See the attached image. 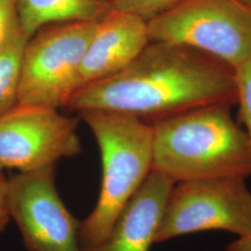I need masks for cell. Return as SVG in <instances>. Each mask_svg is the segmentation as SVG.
<instances>
[{
    "mask_svg": "<svg viewBox=\"0 0 251 251\" xmlns=\"http://www.w3.org/2000/svg\"><path fill=\"white\" fill-rule=\"evenodd\" d=\"M236 104L234 68L186 46L150 41L125 69L76 90L65 107L153 123L198 108Z\"/></svg>",
    "mask_w": 251,
    "mask_h": 251,
    "instance_id": "6da1fadb",
    "label": "cell"
},
{
    "mask_svg": "<svg viewBox=\"0 0 251 251\" xmlns=\"http://www.w3.org/2000/svg\"><path fill=\"white\" fill-rule=\"evenodd\" d=\"M239 2H241L243 5H245L247 8L251 9V0H238Z\"/></svg>",
    "mask_w": 251,
    "mask_h": 251,
    "instance_id": "ac0fdd59",
    "label": "cell"
},
{
    "mask_svg": "<svg viewBox=\"0 0 251 251\" xmlns=\"http://www.w3.org/2000/svg\"><path fill=\"white\" fill-rule=\"evenodd\" d=\"M98 21L54 24L27 42L18 103L65 107L78 90L81 63Z\"/></svg>",
    "mask_w": 251,
    "mask_h": 251,
    "instance_id": "5b68a950",
    "label": "cell"
},
{
    "mask_svg": "<svg viewBox=\"0 0 251 251\" xmlns=\"http://www.w3.org/2000/svg\"><path fill=\"white\" fill-rule=\"evenodd\" d=\"M99 146V199L81 223V250L101 242L126 202L152 170V126L141 118L105 110L79 112Z\"/></svg>",
    "mask_w": 251,
    "mask_h": 251,
    "instance_id": "3957f363",
    "label": "cell"
},
{
    "mask_svg": "<svg viewBox=\"0 0 251 251\" xmlns=\"http://www.w3.org/2000/svg\"><path fill=\"white\" fill-rule=\"evenodd\" d=\"M8 182L4 171L0 168V233H3L10 222L8 208Z\"/></svg>",
    "mask_w": 251,
    "mask_h": 251,
    "instance_id": "2e32d148",
    "label": "cell"
},
{
    "mask_svg": "<svg viewBox=\"0 0 251 251\" xmlns=\"http://www.w3.org/2000/svg\"><path fill=\"white\" fill-rule=\"evenodd\" d=\"M21 30L17 0H0V49Z\"/></svg>",
    "mask_w": 251,
    "mask_h": 251,
    "instance_id": "9a60e30c",
    "label": "cell"
},
{
    "mask_svg": "<svg viewBox=\"0 0 251 251\" xmlns=\"http://www.w3.org/2000/svg\"><path fill=\"white\" fill-rule=\"evenodd\" d=\"M246 179L228 177L174 183L156 243L205 231H226L237 237L251 233V192Z\"/></svg>",
    "mask_w": 251,
    "mask_h": 251,
    "instance_id": "8992f818",
    "label": "cell"
},
{
    "mask_svg": "<svg viewBox=\"0 0 251 251\" xmlns=\"http://www.w3.org/2000/svg\"><path fill=\"white\" fill-rule=\"evenodd\" d=\"M28 40L21 30L0 49V116L18 104L23 58Z\"/></svg>",
    "mask_w": 251,
    "mask_h": 251,
    "instance_id": "7c38bea8",
    "label": "cell"
},
{
    "mask_svg": "<svg viewBox=\"0 0 251 251\" xmlns=\"http://www.w3.org/2000/svg\"><path fill=\"white\" fill-rule=\"evenodd\" d=\"M147 25L151 41L186 46L233 68L251 58V9L238 0H184Z\"/></svg>",
    "mask_w": 251,
    "mask_h": 251,
    "instance_id": "277c9868",
    "label": "cell"
},
{
    "mask_svg": "<svg viewBox=\"0 0 251 251\" xmlns=\"http://www.w3.org/2000/svg\"><path fill=\"white\" fill-rule=\"evenodd\" d=\"M174 182L152 170L126 202L106 237L82 251H149L156 243L162 216Z\"/></svg>",
    "mask_w": 251,
    "mask_h": 251,
    "instance_id": "30bf717a",
    "label": "cell"
},
{
    "mask_svg": "<svg viewBox=\"0 0 251 251\" xmlns=\"http://www.w3.org/2000/svg\"><path fill=\"white\" fill-rule=\"evenodd\" d=\"M150 41L145 21L111 9L97 22L90 37L81 63L78 89L122 71Z\"/></svg>",
    "mask_w": 251,
    "mask_h": 251,
    "instance_id": "9c48e42d",
    "label": "cell"
},
{
    "mask_svg": "<svg viewBox=\"0 0 251 251\" xmlns=\"http://www.w3.org/2000/svg\"><path fill=\"white\" fill-rule=\"evenodd\" d=\"M184 0H106L110 9L143 19L146 23L173 9Z\"/></svg>",
    "mask_w": 251,
    "mask_h": 251,
    "instance_id": "4fadbf2b",
    "label": "cell"
},
{
    "mask_svg": "<svg viewBox=\"0 0 251 251\" xmlns=\"http://www.w3.org/2000/svg\"><path fill=\"white\" fill-rule=\"evenodd\" d=\"M77 120L58 109L20 104L0 116V168L19 172L55 166L81 152Z\"/></svg>",
    "mask_w": 251,
    "mask_h": 251,
    "instance_id": "ba28073f",
    "label": "cell"
},
{
    "mask_svg": "<svg viewBox=\"0 0 251 251\" xmlns=\"http://www.w3.org/2000/svg\"><path fill=\"white\" fill-rule=\"evenodd\" d=\"M234 82L240 119L251 144V58L234 67Z\"/></svg>",
    "mask_w": 251,
    "mask_h": 251,
    "instance_id": "5bb4252c",
    "label": "cell"
},
{
    "mask_svg": "<svg viewBox=\"0 0 251 251\" xmlns=\"http://www.w3.org/2000/svg\"><path fill=\"white\" fill-rule=\"evenodd\" d=\"M225 251H251V233L237 237L235 241L228 245Z\"/></svg>",
    "mask_w": 251,
    "mask_h": 251,
    "instance_id": "e0dca14e",
    "label": "cell"
},
{
    "mask_svg": "<svg viewBox=\"0 0 251 251\" xmlns=\"http://www.w3.org/2000/svg\"><path fill=\"white\" fill-rule=\"evenodd\" d=\"M232 105L198 108L152 123V170L174 183L251 176V144Z\"/></svg>",
    "mask_w": 251,
    "mask_h": 251,
    "instance_id": "7a4b0ae2",
    "label": "cell"
},
{
    "mask_svg": "<svg viewBox=\"0 0 251 251\" xmlns=\"http://www.w3.org/2000/svg\"><path fill=\"white\" fill-rule=\"evenodd\" d=\"M8 208L27 251H82L81 223L58 193L55 166L9 178Z\"/></svg>",
    "mask_w": 251,
    "mask_h": 251,
    "instance_id": "52a82bcc",
    "label": "cell"
},
{
    "mask_svg": "<svg viewBox=\"0 0 251 251\" xmlns=\"http://www.w3.org/2000/svg\"><path fill=\"white\" fill-rule=\"evenodd\" d=\"M17 9L29 38L46 25L99 21L111 10L106 0H17Z\"/></svg>",
    "mask_w": 251,
    "mask_h": 251,
    "instance_id": "8fae6325",
    "label": "cell"
}]
</instances>
